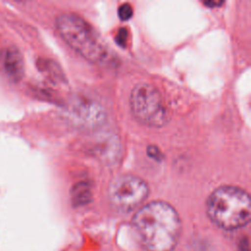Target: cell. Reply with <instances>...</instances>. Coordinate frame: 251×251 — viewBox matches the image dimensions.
<instances>
[{
  "label": "cell",
  "instance_id": "4",
  "mask_svg": "<svg viewBox=\"0 0 251 251\" xmlns=\"http://www.w3.org/2000/svg\"><path fill=\"white\" fill-rule=\"evenodd\" d=\"M134 118L149 126H163L168 122V112L159 90L149 83L135 85L129 97Z\"/></svg>",
  "mask_w": 251,
  "mask_h": 251
},
{
  "label": "cell",
  "instance_id": "9",
  "mask_svg": "<svg viewBox=\"0 0 251 251\" xmlns=\"http://www.w3.org/2000/svg\"><path fill=\"white\" fill-rule=\"evenodd\" d=\"M127 40V30L126 28H121L116 36V41L121 46H125Z\"/></svg>",
  "mask_w": 251,
  "mask_h": 251
},
{
  "label": "cell",
  "instance_id": "1",
  "mask_svg": "<svg viewBox=\"0 0 251 251\" xmlns=\"http://www.w3.org/2000/svg\"><path fill=\"white\" fill-rule=\"evenodd\" d=\"M133 226L147 251H173L178 241L181 224L177 212L170 204L153 201L134 215Z\"/></svg>",
  "mask_w": 251,
  "mask_h": 251
},
{
  "label": "cell",
  "instance_id": "8",
  "mask_svg": "<svg viewBox=\"0 0 251 251\" xmlns=\"http://www.w3.org/2000/svg\"><path fill=\"white\" fill-rule=\"evenodd\" d=\"M118 14H119V17H120L121 20L127 21L132 17V14H133L132 7L129 4L125 3V4H123L119 7Z\"/></svg>",
  "mask_w": 251,
  "mask_h": 251
},
{
  "label": "cell",
  "instance_id": "6",
  "mask_svg": "<svg viewBox=\"0 0 251 251\" xmlns=\"http://www.w3.org/2000/svg\"><path fill=\"white\" fill-rule=\"evenodd\" d=\"M1 63L7 76L13 81H19L25 74L24 58L18 48L6 47L1 53Z\"/></svg>",
  "mask_w": 251,
  "mask_h": 251
},
{
  "label": "cell",
  "instance_id": "10",
  "mask_svg": "<svg viewBox=\"0 0 251 251\" xmlns=\"http://www.w3.org/2000/svg\"><path fill=\"white\" fill-rule=\"evenodd\" d=\"M206 6H209V7H214V6H220L221 3L220 2H215V1H209V2H205L204 3Z\"/></svg>",
  "mask_w": 251,
  "mask_h": 251
},
{
  "label": "cell",
  "instance_id": "2",
  "mask_svg": "<svg viewBox=\"0 0 251 251\" xmlns=\"http://www.w3.org/2000/svg\"><path fill=\"white\" fill-rule=\"evenodd\" d=\"M207 213L218 226L232 230L246 226L251 217L248 193L237 186L225 185L215 189L207 200Z\"/></svg>",
  "mask_w": 251,
  "mask_h": 251
},
{
  "label": "cell",
  "instance_id": "5",
  "mask_svg": "<svg viewBox=\"0 0 251 251\" xmlns=\"http://www.w3.org/2000/svg\"><path fill=\"white\" fill-rule=\"evenodd\" d=\"M109 199L112 205L122 212H129L138 207L148 195L146 182L132 175L116 177L109 185Z\"/></svg>",
  "mask_w": 251,
  "mask_h": 251
},
{
  "label": "cell",
  "instance_id": "3",
  "mask_svg": "<svg viewBox=\"0 0 251 251\" xmlns=\"http://www.w3.org/2000/svg\"><path fill=\"white\" fill-rule=\"evenodd\" d=\"M56 27L62 38L84 59L102 63L108 58V50L98 33L79 16L62 14L56 20Z\"/></svg>",
  "mask_w": 251,
  "mask_h": 251
},
{
  "label": "cell",
  "instance_id": "7",
  "mask_svg": "<svg viewBox=\"0 0 251 251\" xmlns=\"http://www.w3.org/2000/svg\"><path fill=\"white\" fill-rule=\"evenodd\" d=\"M73 195L74 199H75L77 202H85L87 198L90 197V190L87 187L86 183L80 182L77 183L75 187H74Z\"/></svg>",
  "mask_w": 251,
  "mask_h": 251
}]
</instances>
